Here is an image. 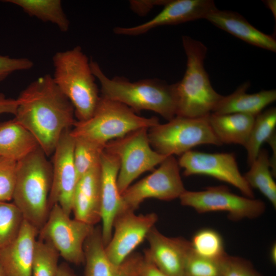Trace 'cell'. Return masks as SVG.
Segmentation results:
<instances>
[{"instance_id": "6da1fadb", "label": "cell", "mask_w": 276, "mask_h": 276, "mask_svg": "<svg viewBox=\"0 0 276 276\" xmlns=\"http://www.w3.org/2000/svg\"><path fill=\"white\" fill-rule=\"evenodd\" d=\"M17 99L14 119L35 136L47 156L53 154L63 132L76 121L72 103L49 74L32 82Z\"/></svg>"}, {"instance_id": "7a4b0ae2", "label": "cell", "mask_w": 276, "mask_h": 276, "mask_svg": "<svg viewBox=\"0 0 276 276\" xmlns=\"http://www.w3.org/2000/svg\"><path fill=\"white\" fill-rule=\"evenodd\" d=\"M92 72L101 85L102 97L122 103L136 113L154 111L167 121L176 115L175 83L157 79L131 82L121 77L108 78L98 63L90 60Z\"/></svg>"}, {"instance_id": "3957f363", "label": "cell", "mask_w": 276, "mask_h": 276, "mask_svg": "<svg viewBox=\"0 0 276 276\" xmlns=\"http://www.w3.org/2000/svg\"><path fill=\"white\" fill-rule=\"evenodd\" d=\"M187 56V68L182 79L175 83L176 115L198 118L212 113L223 96L212 87L204 66L207 48L190 36L182 37Z\"/></svg>"}, {"instance_id": "277c9868", "label": "cell", "mask_w": 276, "mask_h": 276, "mask_svg": "<svg viewBox=\"0 0 276 276\" xmlns=\"http://www.w3.org/2000/svg\"><path fill=\"white\" fill-rule=\"evenodd\" d=\"M39 147L17 162L12 200L27 221L38 231L48 217L52 166Z\"/></svg>"}, {"instance_id": "5b68a950", "label": "cell", "mask_w": 276, "mask_h": 276, "mask_svg": "<svg viewBox=\"0 0 276 276\" xmlns=\"http://www.w3.org/2000/svg\"><path fill=\"white\" fill-rule=\"evenodd\" d=\"M54 82L74 108L78 121L93 114L100 96L90 61L80 46L59 51L53 56Z\"/></svg>"}, {"instance_id": "8992f818", "label": "cell", "mask_w": 276, "mask_h": 276, "mask_svg": "<svg viewBox=\"0 0 276 276\" xmlns=\"http://www.w3.org/2000/svg\"><path fill=\"white\" fill-rule=\"evenodd\" d=\"M159 123L156 117L140 116L127 106L100 95L91 117L83 121L76 120L71 134L74 138L85 139L105 148L110 141Z\"/></svg>"}, {"instance_id": "52a82bcc", "label": "cell", "mask_w": 276, "mask_h": 276, "mask_svg": "<svg viewBox=\"0 0 276 276\" xmlns=\"http://www.w3.org/2000/svg\"><path fill=\"white\" fill-rule=\"evenodd\" d=\"M152 148L166 156L181 155L196 146H222L212 131L208 116L198 118L175 116L165 124L159 123L148 130Z\"/></svg>"}, {"instance_id": "ba28073f", "label": "cell", "mask_w": 276, "mask_h": 276, "mask_svg": "<svg viewBox=\"0 0 276 276\" xmlns=\"http://www.w3.org/2000/svg\"><path fill=\"white\" fill-rule=\"evenodd\" d=\"M148 128H142L108 142L104 148L119 160L117 183L122 194L143 173L154 170L167 157L151 146Z\"/></svg>"}, {"instance_id": "9c48e42d", "label": "cell", "mask_w": 276, "mask_h": 276, "mask_svg": "<svg viewBox=\"0 0 276 276\" xmlns=\"http://www.w3.org/2000/svg\"><path fill=\"white\" fill-rule=\"evenodd\" d=\"M95 226L71 219L58 204L51 209L47 220L38 232V239L51 245L67 262H84V244Z\"/></svg>"}, {"instance_id": "30bf717a", "label": "cell", "mask_w": 276, "mask_h": 276, "mask_svg": "<svg viewBox=\"0 0 276 276\" xmlns=\"http://www.w3.org/2000/svg\"><path fill=\"white\" fill-rule=\"evenodd\" d=\"M186 191L178 161L174 156H168L150 175L121 194L124 210L134 212L148 198L164 201L179 198Z\"/></svg>"}, {"instance_id": "8fae6325", "label": "cell", "mask_w": 276, "mask_h": 276, "mask_svg": "<svg viewBox=\"0 0 276 276\" xmlns=\"http://www.w3.org/2000/svg\"><path fill=\"white\" fill-rule=\"evenodd\" d=\"M180 203L199 213L222 211L233 220L254 219L265 210L264 202L232 193L226 186L208 187L200 191H186L179 197Z\"/></svg>"}, {"instance_id": "7c38bea8", "label": "cell", "mask_w": 276, "mask_h": 276, "mask_svg": "<svg viewBox=\"0 0 276 276\" xmlns=\"http://www.w3.org/2000/svg\"><path fill=\"white\" fill-rule=\"evenodd\" d=\"M177 161L185 176H212L234 186L244 196L254 198L252 189L240 172L233 153H210L192 150L180 155Z\"/></svg>"}, {"instance_id": "4fadbf2b", "label": "cell", "mask_w": 276, "mask_h": 276, "mask_svg": "<svg viewBox=\"0 0 276 276\" xmlns=\"http://www.w3.org/2000/svg\"><path fill=\"white\" fill-rule=\"evenodd\" d=\"M157 220L155 213L136 215L129 210L119 212L113 220L111 238L105 246L109 260L116 264L123 262L146 239Z\"/></svg>"}, {"instance_id": "5bb4252c", "label": "cell", "mask_w": 276, "mask_h": 276, "mask_svg": "<svg viewBox=\"0 0 276 276\" xmlns=\"http://www.w3.org/2000/svg\"><path fill=\"white\" fill-rule=\"evenodd\" d=\"M71 129L63 132L53 153L52 183L49 197L50 210L58 204L68 215L72 212L73 197L78 180L74 160L75 140Z\"/></svg>"}, {"instance_id": "9a60e30c", "label": "cell", "mask_w": 276, "mask_h": 276, "mask_svg": "<svg viewBox=\"0 0 276 276\" xmlns=\"http://www.w3.org/2000/svg\"><path fill=\"white\" fill-rule=\"evenodd\" d=\"M83 249V276H140L144 255L133 252L121 263H113L106 254L99 226L95 227L87 238Z\"/></svg>"}, {"instance_id": "2e32d148", "label": "cell", "mask_w": 276, "mask_h": 276, "mask_svg": "<svg viewBox=\"0 0 276 276\" xmlns=\"http://www.w3.org/2000/svg\"><path fill=\"white\" fill-rule=\"evenodd\" d=\"M164 6L163 10L149 21L133 27H116L114 33L121 35L138 36L159 26L205 19L217 9L212 0H169Z\"/></svg>"}, {"instance_id": "e0dca14e", "label": "cell", "mask_w": 276, "mask_h": 276, "mask_svg": "<svg viewBox=\"0 0 276 276\" xmlns=\"http://www.w3.org/2000/svg\"><path fill=\"white\" fill-rule=\"evenodd\" d=\"M146 239L149 248L144 256L168 276H185V265L192 250L190 242L182 237H168L153 226Z\"/></svg>"}, {"instance_id": "ac0fdd59", "label": "cell", "mask_w": 276, "mask_h": 276, "mask_svg": "<svg viewBox=\"0 0 276 276\" xmlns=\"http://www.w3.org/2000/svg\"><path fill=\"white\" fill-rule=\"evenodd\" d=\"M101 234L105 246L112 234V224L116 216L124 210L122 195L117 183L120 168L119 159L104 149L101 157Z\"/></svg>"}, {"instance_id": "d6986e66", "label": "cell", "mask_w": 276, "mask_h": 276, "mask_svg": "<svg viewBox=\"0 0 276 276\" xmlns=\"http://www.w3.org/2000/svg\"><path fill=\"white\" fill-rule=\"evenodd\" d=\"M38 232L24 220L16 238L0 249V261L7 276H32Z\"/></svg>"}, {"instance_id": "ffe728a7", "label": "cell", "mask_w": 276, "mask_h": 276, "mask_svg": "<svg viewBox=\"0 0 276 276\" xmlns=\"http://www.w3.org/2000/svg\"><path fill=\"white\" fill-rule=\"evenodd\" d=\"M101 188L100 163L78 179L73 200L75 219L93 226L101 221Z\"/></svg>"}, {"instance_id": "44dd1931", "label": "cell", "mask_w": 276, "mask_h": 276, "mask_svg": "<svg viewBox=\"0 0 276 276\" xmlns=\"http://www.w3.org/2000/svg\"><path fill=\"white\" fill-rule=\"evenodd\" d=\"M205 19L249 44L272 52L276 51V40L274 37L259 31L236 12L217 9L209 14Z\"/></svg>"}, {"instance_id": "7402d4cb", "label": "cell", "mask_w": 276, "mask_h": 276, "mask_svg": "<svg viewBox=\"0 0 276 276\" xmlns=\"http://www.w3.org/2000/svg\"><path fill=\"white\" fill-rule=\"evenodd\" d=\"M249 86L250 83L246 82L231 94L223 96L212 113H239L256 117L264 108L275 101V89L262 90L256 93L248 94L247 90Z\"/></svg>"}, {"instance_id": "603a6c76", "label": "cell", "mask_w": 276, "mask_h": 276, "mask_svg": "<svg viewBox=\"0 0 276 276\" xmlns=\"http://www.w3.org/2000/svg\"><path fill=\"white\" fill-rule=\"evenodd\" d=\"M39 147L35 136L14 119L0 124V156L17 162Z\"/></svg>"}, {"instance_id": "cb8c5ba5", "label": "cell", "mask_w": 276, "mask_h": 276, "mask_svg": "<svg viewBox=\"0 0 276 276\" xmlns=\"http://www.w3.org/2000/svg\"><path fill=\"white\" fill-rule=\"evenodd\" d=\"M255 117L239 113H211L208 121L214 133L222 144H238L244 147Z\"/></svg>"}, {"instance_id": "d4e9b609", "label": "cell", "mask_w": 276, "mask_h": 276, "mask_svg": "<svg viewBox=\"0 0 276 276\" xmlns=\"http://www.w3.org/2000/svg\"><path fill=\"white\" fill-rule=\"evenodd\" d=\"M249 170L243 175L250 188L258 189L276 208V184L271 170L268 151L261 149Z\"/></svg>"}, {"instance_id": "484cf974", "label": "cell", "mask_w": 276, "mask_h": 276, "mask_svg": "<svg viewBox=\"0 0 276 276\" xmlns=\"http://www.w3.org/2000/svg\"><path fill=\"white\" fill-rule=\"evenodd\" d=\"M3 2L19 7L30 16L55 25L63 32L69 29L70 21L60 0H6Z\"/></svg>"}, {"instance_id": "4316f807", "label": "cell", "mask_w": 276, "mask_h": 276, "mask_svg": "<svg viewBox=\"0 0 276 276\" xmlns=\"http://www.w3.org/2000/svg\"><path fill=\"white\" fill-rule=\"evenodd\" d=\"M276 109L271 107L257 114L252 124L247 141L244 146L246 150L247 162L249 166L256 158L261 146L275 134Z\"/></svg>"}, {"instance_id": "83f0119b", "label": "cell", "mask_w": 276, "mask_h": 276, "mask_svg": "<svg viewBox=\"0 0 276 276\" xmlns=\"http://www.w3.org/2000/svg\"><path fill=\"white\" fill-rule=\"evenodd\" d=\"M190 243L193 251L204 258L219 260L227 255L222 237L213 229L199 231L194 235Z\"/></svg>"}, {"instance_id": "f1b7e54d", "label": "cell", "mask_w": 276, "mask_h": 276, "mask_svg": "<svg viewBox=\"0 0 276 276\" xmlns=\"http://www.w3.org/2000/svg\"><path fill=\"white\" fill-rule=\"evenodd\" d=\"M24 220L21 212L13 203L0 201V249L16 238Z\"/></svg>"}, {"instance_id": "f546056e", "label": "cell", "mask_w": 276, "mask_h": 276, "mask_svg": "<svg viewBox=\"0 0 276 276\" xmlns=\"http://www.w3.org/2000/svg\"><path fill=\"white\" fill-rule=\"evenodd\" d=\"M74 139V160L79 179L100 164L104 148L85 139Z\"/></svg>"}, {"instance_id": "4dcf8cb0", "label": "cell", "mask_w": 276, "mask_h": 276, "mask_svg": "<svg viewBox=\"0 0 276 276\" xmlns=\"http://www.w3.org/2000/svg\"><path fill=\"white\" fill-rule=\"evenodd\" d=\"M59 255L49 243L37 239L35 243L32 276H56Z\"/></svg>"}, {"instance_id": "1f68e13d", "label": "cell", "mask_w": 276, "mask_h": 276, "mask_svg": "<svg viewBox=\"0 0 276 276\" xmlns=\"http://www.w3.org/2000/svg\"><path fill=\"white\" fill-rule=\"evenodd\" d=\"M224 258L219 260L206 258L196 255L192 249L186 261L185 276H222Z\"/></svg>"}, {"instance_id": "d6a6232c", "label": "cell", "mask_w": 276, "mask_h": 276, "mask_svg": "<svg viewBox=\"0 0 276 276\" xmlns=\"http://www.w3.org/2000/svg\"><path fill=\"white\" fill-rule=\"evenodd\" d=\"M16 169L17 162L0 156V201L12 200Z\"/></svg>"}, {"instance_id": "836d02e7", "label": "cell", "mask_w": 276, "mask_h": 276, "mask_svg": "<svg viewBox=\"0 0 276 276\" xmlns=\"http://www.w3.org/2000/svg\"><path fill=\"white\" fill-rule=\"evenodd\" d=\"M33 62L27 58H12L0 55V83L13 73L31 69Z\"/></svg>"}, {"instance_id": "e575fe53", "label": "cell", "mask_w": 276, "mask_h": 276, "mask_svg": "<svg viewBox=\"0 0 276 276\" xmlns=\"http://www.w3.org/2000/svg\"><path fill=\"white\" fill-rule=\"evenodd\" d=\"M256 274L249 263L241 258L227 255L223 260L222 276H255Z\"/></svg>"}, {"instance_id": "d590c367", "label": "cell", "mask_w": 276, "mask_h": 276, "mask_svg": "<svg viewBox=\"0 0 276 276\" xmlns=\"http://www.w3.org/2000/svg\"><path fill=\"white\" fill-rule=\"evenodd\" d=\"M169 0H134L129 2L131 9L137 15H145L153 7L164 6Z\"/></svg>"}, {"instance_id": "8d00e7d4", "label": "cell", "mask_w": 276, "mask_h": 276, "mask_svg": "<svg viewBox=\"0 0 276 276\" xmlns=\"http://www.w3.org/2000/svg\"><path fill=\"white\" fill-rule=\"evenodd\" d=\"M18 104L17 99L7 98L4 94L0 93V114L11 113L15 116Z\"/></svg>"}, {"instance_id": "74e56055", "label": "cell", "mask_w": 276, "mask_h": 276, "mask_svg": "<svg viewBox=\"0 0 276 276\" xmlns=\"http://www.w3.org/2000/svg\"><path fill=\"white\" fill-rule=\"evenodd\" d=\"M140 276H168L144 256Z\"/></svg>"}, {"instance_id": "f35d334b", "label": "cell", "mask_w": 276, "mask_h": 276, "mask_svg": "<svg viewBox=\"0 0 276 276\" xmlns=\"http://www.w3.org/2000/svg\"><path fill=\"white\" fill-rule=\"evenodd\" d=\"M56 276H77L66 263H61L59 267Z\"/></svg>"}, {"instance_id": "ab89813d", "label": "cell", "mask_w": 276, "mask_h": 276, "mask_svg": "<svg viewBox=\"0 0 276 276\" xmlns=\"http://www.w3.org/2000/svg\"><path fill=\"white\" fill-rule=\"evenodd\" d=\"M265 5L271 10L274 18L276 17V1L275 0L265 1Z\"/></svg>"}, {"instance_id": "60d3db41", "label": "cell", "mask_w": 276, "mask_h": 276, "mask_svg": "<svg viewBox=\"0 0 276 276\" xmlns=\"http://www.w3.org/2000/svg\"><path fill=\"white\" fill-rule=\"evenodd\" d=\"M270 258L272 263H276V244H273L270 250Z\"/></svg>"}, {"instance_id": "b9f144b4", "label": "cell", "mask_w": 276, "mask_h": 276, "mask_svg": "<svg viewBox=\"0 0 276 276\" xmlns=\"http://www.w3.org/2000/svg\"><path fill=\"white\" fill-rule=\"evenodd\" d=\"M0 276H7L1 261H0Z\"/></svg>"}, {"instance_id": "7bdbcfd3", "label": "cell", "mask_w": 276, "mask_h": 276, "mask_svg": "<svg viewBox=\"0 0 276 276\" xmlns=\"http://www.w3.org/2000/svg\"><path fill=\"white\" fill-rule=\"evenodd\" d=\"M255 276H259V275L256 273V274L255 275Z\"/></svg>"}]
</instances>
